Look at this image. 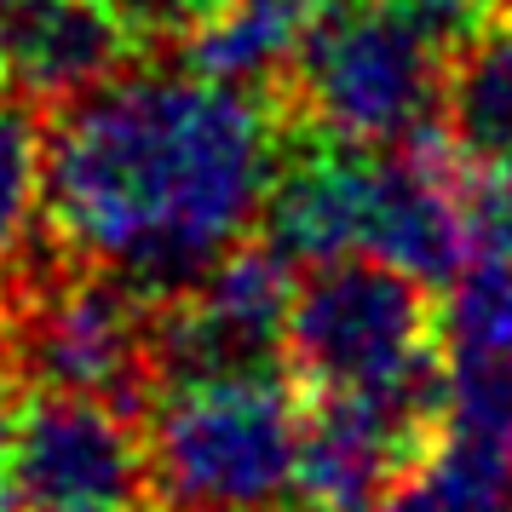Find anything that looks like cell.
<instances>
[{
    "label": "cell",
    "instance_id": "3957f363",
    "mask_svg": "<svg viewBox=\"0 0 512 512\" xmlns=\"http://www.w3.org/2000/svg\"><path fill=\"white\" fill-rule=\"evenodd\" d=\"M282 363L311 397L443 409V311L426 282L369 254L305 265Z\"/></svg>",
    "mask_w": 512,
    "mask_h": 512
},
{
    "label": "cell",
    "instance_id": "e0dca14e",
    "mask_svg": "<svg viewBox=\"0 0 512 512\" xmlns=\"http://www.w3.org/2000/svg\"><path fill=\"white\" fill-rule=\"evenodd\" d=\"M403 6L415 12L420 24L438 29L443 41H461V35H472L478 24L501 18V6H507V0H403Z\"/></svg>",
    "mask_w": 512,
    "mask_h": 512
},
{
    "label": "cell",
    "instance_id": "5bb4252c",
    "mask_svg": "<svg viewBox=\"0 0 512 512\" xmlns=\"http://www.w3.org/2000/svg\"><path fill=\"white\" fill-rule=\"evenodd\" d=\"M374 512H512V443L443 426Z\"/></svg>",
    "mask_w": 512,
    "mask_h": 512
},
{
    "label": "cell",
    "instance_id": "7a4b0ae2",
    "mask_svg": "<svg viewBox=\"0 0 512 512\" xmlns=\"http://www.w3.org/2000/svg\"><path fill=\"white\" fill-rule=\"evenodd\" d=\"M300 392L277 363L156 374L150 484L167 512H271L300 472Z\"/></svg>",
    "mask_w": 512,
    "mask_h": 512
},
{
    "label": "cell",
    "instance_id": "2e32d148",
    "mask_svg": "<svg viewBox=\"0 0 512 512\" xmlns=\"http://www.w3.org/2000/svg\"><path fill=\"white\" fill-rule=\"evenodd\" d=\"M41 231H47V127L35 104L0 93V300L6 288H18Z\"/></svg>",
    "mask_w": 512,
    "mask_h": 512
},
{
    "label": "cell",
    "instance_id": "ac0fdd59",
    "mask_svg": "<svg viewBox=\"0 0 512 512\" xmlns=\"http://www.w3.org/2000/svg\"><path fill=\"white\" fill-rule=\"evenodd\" d=\"M110 6H121L144 35H185L213 0H110Z\"/></svg>",
    "mask_w": 512,
    "mask_h": 512
},
{
    "label": "cell",
    "instance_id": "9c48e42d",
    "mask_svg": "<svg viewBox=\"0 0 512 512\" xmlns=\"http://www.w3.org/2000/svg\"><path fill=\"white\" fill-rule=\"evenodd\" d=\"M144 41L110 0H0V93L58 110L121 75Z\"/></svg>",
    "mask_w": 512,
    "mask_h": 512
},
{
    "label": "cell",
    "instance_id": "8fae6325",
    "mask_svg": "<svg viewBox=\"0 0 512 512\" xmlns=\"http://www.w3.org/2000/svg\"><path fill=\"white\" fill-rule=\"evenodd\" d=\"M443 426L512 443V265H472L449 282Z\"/></svg>",
    "mask_w": 512,
    "mask_h": 512
},
{
    "label": "cell",
    "instance_id": "8992f818",
    "mask_svg": "<svg viewBox=\"0 0 512 512\" xmlns=\"http://www.w3.org/2000/svg\"><path fill=\"white\" fill-rule=\"evenodd\" d=\"M12 507L18 512H150V455L127 409L75 392L12 403Z\"/></svg>",
    "mask_w": 512,
    "mask_h": 512
},
{
    "label": "cell",
    "instance_id": "7c38bea8",
    "mask_svg": "<svg viewBox=\"0 0 512 512\" xmlns=\"http://www.w3.org/2000/svg\"><path fill=\"white\" fill-rule=\"evenodd\" d=\"M363 202H369V150L311 133L305 150H282L259 225L305 271L363 254Z\"/></svg>",
    "mask_w": 512,
    "mask_h": 512
},
{
    "label": "cell",
    "instance_id": "277c9868",
    "mask_svg": "<svg viewBox=\"0 0 512 512\" xmlns=\"http://www.w3.org/2000/svg\"><path fill=\"white\" fill-rule=\"evenodd\" d=\"M443 47L449 41L403 0H334L288 64L294 110L317 139L392 150L438 121Z\"/></svg>",
    "mask_w": 512,
    "mask_h": 512
},
{
    "label": "cell",
    "instance_id": "5b68a950",
    "mask_svg": "<svg viewBox=\"0 0 512 512\" xmlns=\"http://www.w3.org/2000/svg\"><path fill=\"white\" fill-rule=\"evenodd\" d=\"M18 363L41 392H75L133 409L156 380V323L139 288L75 265L41 282L18 317Z\"/></svg>",
    "mask_w": 512,
    "mask_h": 512
},
{
    "label": "cell",
    "instance_id": "9a60e30c",
    "mask_svg": "<svg viewBox=\"0 0 512 512\" xmlns=\"http://www.w3.org/2000/svg\"><path fill=\"white\" fill-rule=\"evenodd\" d=\"M443 116L455 144L512 167V24L489 18L461 35V52L449 58L443 81Z\"/></svg>",
    "mask_w": 512,
    "mask_h": 512
},
{
    "label": "cell",
    "instance_id": "ba28073f",
    "mask_svg": "<svg viewBox=\"0 0 512 512\" xmlns=\"http://www.w3.org/2000/svg\"><path fill=\"white\" fill-rule=\"evenodd\" d=\"M294 294H300V265L271 236L236 242L185 294H173L167 317L156 323V374L277 363Z\"/></svg>",
    "mask_w": 512,
    "mask_h": 512
},
{
    "label": "cell",
    "instance_id": "4fadbf2b",
    "mask_svg": "<svg viewBox=\"0 0 512 512\" xmlns=\"http://www.w3.org/2000/svg\"><path fill=\"white\" fill-rule=\"evenodd\" d=\"M334 0H213L179 35V58L225 81H271L300 58Z\"/></svg>",
    "mask_w": 512,
    "mask_h": 512
},
{
    "label": "cell",
    "instance_id": "d6986e66",
    "mask_svg": "<svg viewBox=\"0 0 512 512\" xmlns=\"http://www.w3.org/2000/svg\"><path fill=\"white\" fill-rule=\"evenodd\" d=\"M12 403H18V397L0 392V512H18V507H12V466H6V443H12Z\"/></svg>",
    "mask_w": 512,
    "mask_h": 512
},
{
    "label": "cell",
    "instance_id": "ffe728a7",
    "mask_svg": "<svg viewBox=\"0 0 512 512\" xmlns=\"http://www.w3.org/2000/svg\"><path fill=\"white\" fill-rule=\"evenodd\" d=\"M271 512H277V507H271ZM305 512H317V507H305Z\"/></svg>",
    "mask_w": 512,
    "mask_h": 512
},
{
    "label": "cell",
    "instance_id": "30bf717a",
    "mask_svg": "<svg viewBox=\"0 0 512 512\" xmlns=\"http://www.w3.org/2000/svg\"><path fill=\"white\" fill-rule=\"evenodd\" d=\"M438 409L380 403V397H317L300 426L294 489L317 512H374L403 466L432 443Z\"/></svg>",
    "mask_w": 512,
    "mask_h": 512
},
{
    "label": "cell",
    "instance_id": "52a82bcc",
    "mask_svg": "<svg viewBox=\"0 0 512 512\" xmlns=\"http://www.w3.org/2000/svg\"><path fill=\"white\" fill-rule=\"evenodd\" d=\"M472 173L478 156L455 133L426 127L392 150H369L363 254L426 288L472 271Z\"/></svg>",
    "mask_w": 512,
    "mask_h": 512
},
{
    "label": "cell",
    "instance_id": "6da1fadb",
    "mask_svg": "<svg viewBox=\"0 0 512 512\" xmlns=\"http://www.w3.org/2000/svg\"><path fill=\"white\" fill-rule=\"evenodd\" d=\"M282 167V121L254 81L196 64H127L58 104L47 231L64 259L173 300L248 242Z\"/></svg>",
    "mask_w": 512,
    "mask_h": 512
}]
</instances>
